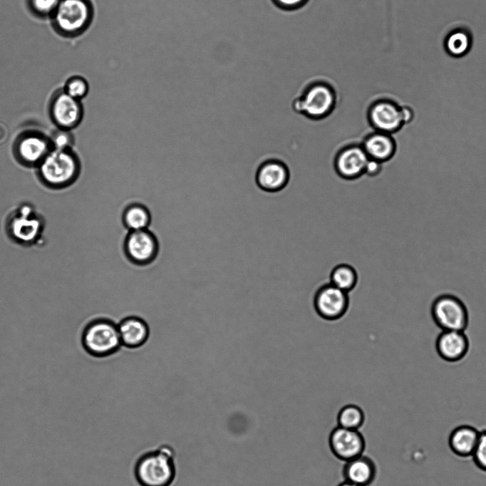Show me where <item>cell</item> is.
<instances>
[{
  "mask_svg": "<svg viewBox=\"0 0 486 486\" xmlns=\"http://www.w3.org/2000/svg\"><path fill=\"white\" fill-rule=\"evenodd\" d=\"M134 476L140 486H170L176 476L172 448L164 445L140 455L135 463Z\"/></svg>",
  "mask_w": 486,
  "mask_h": 486,
  "instance_id": "obj_1",
  "label": "cell"
},
{
  "mask_svg": "<svg viewBox=\"0 0 486 486\" xmlns=\"http://www.w3.org/2000/svg\"><path fill=\"white\" fill-rule=\"evenodd\" d=\"M337 103V91L324 78L311 79L292 102L293 109L312 120H320L331 114Z\"/></svg>",
  "mask_w": 486,
  "mask_h": 486,
  "instance_id": "obj_2",
  "label": "cell"
},
{
  "mask_svg": "<svg viewBox=\"0 0 486 486\" xmlns=\"http://www.w3.org/2000/svg\"><path fill=\"white\" fill-rule=\"evenodd\" d=\"M38 166L41 180L53 188L71 185L80 171L79 160L71 149H52Z\"/></svg>",
  "mask_w": 486,
  "mask_h": 486,
  "instance_id": "obj_3",
  "label": "cell"
},
{
  "mask_svg": "<svg viewBox=\"0 0 486 486\" xmlns=\"http://www.w3.org/2000/svg\"><path fill=\"white\" fill-rule=\"evenodd\" d=\"M83 343L87 351L100 358H108L122 347L118 324L111 318L95 319L86 328Z\"/></svg>",
  "mask_w": 486,
  "mask_h": 486,
  "instance_id": "obj_4",
  "label": "cell"
},
{
  "mask_svg": "<svg viewBox=\"0 0 486 486\" xmlns=\"http://www.w3.org/2000/svg\"><path fill=\"white\" fill-rule=\"evenodd\" d=\"M430 314L434 323L442 331H465L469 324L465 304L457 296L445 293L433 301Z\"/></svg>",
  "mask_w": 486,
  "mask_h": 486,
  "instance_id": "obj_5",
  "label": "cell"
},
{
  "mask_svg": "<svg viewBox=\"0 0 486 486\" xmlns=\"http://www.w3.org/2000/svg\"><path fill=\"white\" fill-rule=\"evenodd\" d=\"M53 15L61 33L75 35L88 26L93 9L88 0H61Z\"/></svg>",
  "mask_w": 486,
  "mask_h": 486,
  "instance_id": "obj_6",
  "label": "cell"
},
{
  "mask_svg": "<svg viewBox=\"0 0 486 486\" xmlns=\"http://www.w3.org/2000/svg\"><path fill=\"white\" fill-rule=\"evenodd\" d=\"M123 250L130 263L138 267H145L157 258L160 244L155 234L148 229L130 231L125 237Z\"/></svg>",
  "mask_w": 486,
  "mask_h": 486,
  "instance_id": "obj_7",
  "label": "cell"
},
{
  "mask_svg": "<svg viewBox=\"0 0 486 486\" xmlns=\"http://www.w3.org/2000/svg\"><path fill=\"white\" fill-rule=\"evenodd\" d=\"M368 119L376 131L394 134L403 125L401 105L391 98L373 101L368 110Z\"/></svg>",
  "mask_w": 486,
  "mask_h": 486,
  "instance_id": "obj_8",
  "label": "cell"
},
{
  "mask_svg": "<svg viewBox=\"0 0 486 486\" xmlns=\"http://www.w3.org/2000/svg\"><path fill=\"white\" fill-rule=\"evenodd\" d=\"M348 293L330 284L316 291L314 305L317 314L324 319L334 321L341 318L348 308Z\"/></svg>",
  "mask_w": 486,
  "mask_h": 486,
  "instance_id": "obj_9",
  "label": "cell"
},
{
  "mask_svg": "<svg viewBox=\"0 0 486 486\" xmlns=\"http://www.w3.org/2000/svg\"><path fill=\"white\" fill-rule=\"evenodd\" d=\"M329 442L334 455L346 462L361 455L365 449L364 438L358 430L340 426L331 431Z\"/></svg>",
  "mask_w": 486,
  "mask_h": 486,
  "instance_id": "obj_10",
  "label": "cell"
},
{
  "mask_svg": "<svg viewBox=\"0 0 486 486\" xmlns=\"http://www.w3.org/2000/svg\"><path fill=\"white\" fill-rule=\"evenodd\" d=\"M50 113L52 120L59 128L70 130L81 122L83 108L79 100L63 91L53 98Z\"/></svg>",
  "mask_w": 486,
  "mask_h": 486,
  "instance_id": "obj_11",
  "label": "cell"
},
{
  "mask_svg": "<svg viewBox=\"0 0 486 486\" xmlns=\"http://www.w3.org/2000/svg\"><path fill=\"white\" fill-rule=\"evenodd\" d=\"M50 140L38 133L30 132L19 137L15 153L23 164L38 165L52 150Z\"/></svg>",
  "mask_w": 486,
  "mask_h": 486,
  "instance_id": "obj_12",
  "label": "cell"
},
{
  "mask_svg": "<svg viewBox=\"0 0 486 486\" xmlns=\"http://www.w3.org/2000/svg\"><path fill=\"white\" fill-rule=\"evenodd\" d=\"M438 355L445 361L456 363L468 353L470 341L465 331H442L435 340Z\"/></svg>",
  "mask_w": 486,
  "mask_h": 486,
  "instance_id": "obj_13",
  "label": "cell"
},
{
  "mask_svg": "<svg viewBox=\"0 0 486 486\" xmlns=\"http://www.w3.org/2000/svg\"><path fill=\"white\" fill-rule=\"evenodd\" d=\"M368 160L361 145H351L338 152L334 165L338 175L344 179L352 180L364 174Z\"/></svg>",
  "mask_w": 486,
  "mask_h": 486,
  "instance_id": "obj_14",
  "label": "cell"
},
{
  "mask_svg": "<svg viewBox=\"0 0 486 486\" xmlns=\"http://www.w3.org/2000/svg\"><path fill=\"white\" fill-rule=\"evenodd\" d=\"M117 324L122 347L139 348L146 343L150 337L148 323L138 316H125Z\"/></svg>",
  "mask_w": 486,
  "mask_h": 486,
  "instance_id": "obj_15",
  "label": "cell"
},
{
  "mask_svg": "<svg viewBox=\"0 0 486 486\" xmlns=\"http://www.w3.org/2000/svg\"><path fill=\"white\" fill-rule=\"evenodd\" d=\"M286 165L279 160H269L262 163L256 172L259 187L267 192H276L286 187L289 180Z\"/></svg>",
  "mask_w": 486,
  "mask_h": 486,
  "instance_id": "obj_16",
  "label": "cell"
},
{
  "mask_svg": "<svg viewBox=\"0 0 486 486\" xmlns=\"http://www.w3.org/2000/svg\"><path fill=\"white\" fill-rule=\"evenodd\" d=\"M43 224L37 217L24 215L18 212L8 224L7 233L16 242L24 245H31L41 237Z\"/></svg>",
  "mask_w": 486,
  "mask_h": 486,
  "instance_id": "obj_17",
  "label": "cell"
},
{
  "mask_svg": "<svg viewBox=\"0 0 486 486\" xmlns=\"http://www.w3.org/2000/svg\"><path fill=\"white\" fill-rule=\"evenodd\" d=\"M361 146L370 159L382 163L389 161L396 150L393 137L391 134L378 131L366 136Z\"/></svg>",
  "mask_w": 486,
  "mask_h": 486,
  "instance_id": "obj_18",
  "label": "cell"
},
{
  "mask_svg": "<svg viewBox=\"0 0 486 486\" xmlns=\"http://www.w3.org/2000/svg\"><path fill=\"white\" fill-rule=\"evenodd\" d=\"M376 475L375 462L370 457L362 455L346 461L343 469L345 481L359 486L370 485L373 482Z\"/></svg>",
  "mask_w": 486,
  "mask_h": 486,
  "instance_id": "obj_19",
  "label": "cell"
},
{
  "mask_svg": "<svg viewBox=\"0 0 486 486\" xmlns=\"http://www.w3.org/2000/svg\"><path fill=\"white\" fill-rule=\"evenodd\" d=\"M480 431L469 425L456 427L450 433L448 445L452 452L461 457L472 456L478 442Z\"/></svg>",
  "mask_w": 486,
  "mask_h": 486,
  "instance_id": "obj_20",
  "label": "cell"
},
{
  "mask_svg": "<svg viewBox=\"0 0 486 486\" xmlns=\"http://www.w3.org/2000/svg\"><path fill=\"white\" fill-rule=\"evenodd\" d=\"M472 46V36L466 28H455L448 33L443 40L446 53L453 58H460L470 51Z\"/></svg>",
  "mask_w": 486,
  "mask_h": 486,
  "instance_id": "obj_21",
  "label": "cell"
},
{
  "mask_svg": "<svg viewBox=\"0 0 486 486\" xmlns=\"http://www.w3.org/2000/svg\"><path fill=\"white\" fill-rule=\"evenodd\" d=\"M151 218L149 209L139 202L127 205L122 214L123 224L128 232L148 229Z\"/></svg>",
  "mask_w": 486,
  "mask_h": 486,
  "instance_id": "obj_22",
  "label": "cell"
},
{
  "mask_svg": "<svg viewBox=\"0 0 486 486\" xmlns=\"http://www.w3.org/2000/svg\"><path fill=\"white\" fill-rule=\"evenodd\" d=\"M331 284L348 293L356 285L358 275L355 269L348 264L336 265L330 275Z\"/></svg>",
  "mask_w": 486,
  "mask_h": 486,
  "instance_id": "obj_23",
  "label": "cell"
},
{
  "mask_svg": "<svg viewBox=\"0 0 486 486\" xmlns=\"http://www.w3.org/2000/svg\"><path fill=\"white\" fill-rule=\"evenodd\" d=\"M337 420L340 427L358 430L363 423L364 414L358 406L347 405L340 410Z\"/></svg>",
  "mask_w": 486,
  "mask_h": 486,
  "instance_id": "obj_24",
  "label": "cell"
},
{
  "mask_svg": "<svg viewBox=\"0 0 486 486\" xmlns=\"http://www.w3.org/2000/svg\"><path fill=\"white\" fill-rule=\"evenodd\" d=\"M64 91L70 96L80 100L87 94L88 85L84 78L75 76L67 81Z\"/></svg>",
  "mask_w": 486,
  "mask_h": 486,
  "instance_id": "obj_25",
  "label": "cell"
},
{
  "mask_svg": "<svg viewBox=\"0 0 486 486\" xmlns=\"http://www.w3.org/2000/svg\"><path fill=\"white\" fill-rule=\"evenodd\" d=\"M472 457L475 465L486 472V429L480 432L478 442Z\"/></svg>",
  "mask_w": 486,
  "mask_h": 486,
  "instance_id": "obj_26",
  "label": "cell"
},
{
  "mask_svg": "<svg viewBox=\"0 0 486 486\" xmlns=\"http://www.w3.org/2000/svg\"><path fill=\"white\" fill-rule=\"evenodd\" d=\"M50 142L54 149H71L73 137L69 130L59 128L52 134Z\"/></svg>",
  "mask_w": 486,
  "mask_h": 486,
  "instance_id": "obj_27",
  "label": "cell"
},
{
  "mask_svg": "<svg viewBox=\"0 0 486 486\" xmlns=\"http://www.w3.org/2000/svg\"><path fill=\"white\" fill-rule=\"evenodd\" d=\"M61 0H30L33 11L41 16L53 14Z\"/></svg>",
  "mask_w": 486,
  "mask_h": 486,
  "instance_id": "obj_28",
  "label": "cell"
},
{
  "mask_svg": "<svg viewBox=\"0 0 486 486\" xmlns=\"http://www.w3.org/2000/svg\"><path fill=\"white\" fill-rule=\"evenodd\" d=\"M309 0H271L273 4L284 11H296L304 6Z\"/></svg>",
  "mask_w": 486,
  "mask_h": 486,
  "instance_id": "obj_29",
  "label": "cell"
},
{
  "mask_svg": "<svg viewBox=\"0 0 486 486\" xmlns=\"http://www.w3.org/2000/svg\"><path fill=\"white\" fill-rule=\"evenodd\" d=\"M382 168V162L369 158L365 168L364 174L369 177H374L380 173Z\"/></svg>",
  "mask_w": 486,
  "mask_h": 486,
  "instance_id": "obj_30",
  "label": "cell"
},
{
  "mask_svg": "<svg viewBox=\"0 0 486 486\" xmlns=\"http://www.w3.org/2000/svg\"><path fill=\"white\" fill-rule=\"evenodd\" d=\"M338 486H359V485H357L353 484L351 482L345 481V482L341 483Z\"/></svg>",
  "mask_w": 486,
  "mask_h": 486,
  "instance_id": "obj_31",
  "label": "cell"
}]
</instances>
